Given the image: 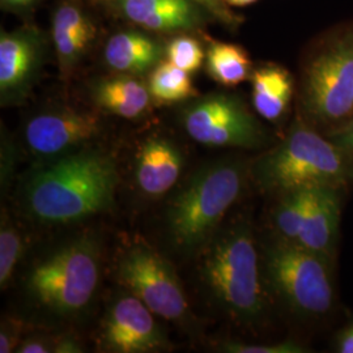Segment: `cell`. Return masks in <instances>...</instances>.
I'll return each instance as SVG.
<instances>
[{"label": "cell", "mask_w": 353, "mask_h": 353, "mask_svg": "<svg viewBox=\"0 0 353 353\" xmlns=\"http://www.w3.org/2000/svg\"><path fill=\"white\" fill-rule=\"evenodd\" d=\"M119 176L113 159L99 151H79L52 159L29 176V214L45 224H70L109 210Z\"/></svg>", "instance_id": "obj_1"}, {"label": "cell", "mask_w": 353, "mask_h": 353, "mask_svg": "<svg viewBox=\"0 0 353 353\" xmlns=\"http://www.w3.org/2000/svg\"><path fill=\"white\" fill-rule=\"evenodd\" d=\"M201 275L216 303L236 319L254 322L265 310L259 261L246 221L217 230L205 245Z\"/></svg>", "instance_id": "obj_2"}, {"label": "cell", "mask_w": 353, "mask_h": 353, "mask_svg": "<svg viewBox=\"0 0 353 353\" xmlns=\"http://www.w3.org/2000/svg\"><path fill=\"white\" fill-rule=\"evenodd\" d=\"M243 166L237 161L204 165L172 198L166 211L168 230L181 252L205 248L228 210L242 192Z\"/></svg>", "instance_id": "obj_3"}, {"label": "cell", "mask_w": 353, "mask_h": 353, "mask_svg": "<svg viewBox=\"0 0 353 353\" xmlns=\"http://www.w3.org/2000/svg\"><path fill=\"white\" fill-rule=\"evenodd\" d=\"M350 157L331 140L297 122L276 148L256 161L252 174L262 189L283 195L322 185L341 186L351 176Z\"/></svg>", "instance_id": "obj_4"}, {"label": "cell", "mask_w": 353, "mask_h": 353, "mask_svg": "<svg viewBox=\"0 0 353 353\" xmlns=\"http://www.w3.org/2000/svg\"><path fill=\"white\" fill-rule=\"evenodd\" d=\"M100 252L94 241L77 239L51 252L28 274L29 296L54 314L70 316L92 301L100 281Z\"/></svg>", "instance_id": "obj_5"}, {"label": "cell", "mask_w": 353, "mask_h": 353, "mask_svg": "<svg viewBox=\"0 0 353 353\" xmlns=\"http://www.w3.org/2000/svg\"><path fill=\"white\" fill-rule=\"evenodd\" d=\"M331 259L284 240L265 249V275L271 288L296 312L326 314L334 303Z\"/></svg>", "instance_id": "obj_6"}, {"label": "cell", "mask_w": 353, "mask_h": 353, "mask_svg": "<svg viewBox=\"0 0 353 353\" xmlns=\"http://www.w3.org/2000/svg\"><path fill=\"white\" fill-rule=\"evenodd\" d=\"M303 102L325 125H339L353 115V28L325 42L305 68Z\"/></svg>", "instance_id": "obj_7"}, {"label": "cell", "mask_w": 353, "mask_h": 353, "mask_svg": "<svg viewBox=\"0 0 353 353\" xmlns=\"http://www.w3.org/2000/svg\"><path fill=\"white\" fill-rule=\"evenodd\" d=\"M190 138L210 147L254 148L265 141L259 121L239 96L214 92L195 97L181 113Z\"/></svg>", "instance_id": "obj_8"}, {"label": "cell", "mask_w": 353, "mask_h": 353, "mask_svg": "<svg viewBox=\"0 0 353 353\" xmlns=\"http://www.w3.org/2000/svg\"><path fill=\"white\" fill-rule=\"evenodd\" d=\"M118 278L156 316L176 322L189 316L186 293L173 265L150 246H130L119 259Z\"/></svg>", "instance_id": "obj_9"}, {"label": "cell", "mask_w": 353, "mask_h": 353, "mask_svg": "<svg viewBox=\"0 0 353 353\" xmlns=\"http://www.w3.org/2000/svg\"><path fill=\"white\" fill-rule=\"evenodd\" d=\"M48 42L34 26H23L0 34V103L26 101L37 84L46 58Z\"/></svg>", "instance_id": "obj_10"}, {"label": "cell", "mask_w": 353, "mask_h": 353, "mask_svg": "<svg viewBox=\"0 0 353 353\" xmlns=\"http://www.w3.org/2000/svg\"><path fill=\"white\" fill-rule=\"evenodd\" d=\"M101 131L96 114L61 106L33 115L24 128V139L33 154L57 159L85 147Z\"/></svg>", "instance_id": "obj_11"}, {"label": "cell", "mask_w": 353, "mask_h": 353, "mask_svg": "<svg viewBox=\"0 0 353 353\" xmlns=\"http://www.w3.org/2000/svg\"><path fill=\"white\" fill-rule=\"evenodd\" d=\"M153 314L132 293L118 297L102 321V347L117 353L164 351L168 341Z\"/></svg>", "instance_id": "obj_12"}, {"label": "cell", "mask_w": 353, "mask_h": 353, "mask_svg": "<svg viewBox=\"0 0 353 353\" xmlns=\"http://www.w3.org/2000/svg\"><path fill=\"white\" fill-rule=\"evenodd\" d=\"M97 28L80 0H61L51 17V41L61 75L68 79L87 55Z\"/></svg>", "instance_id": "obj_13"}, {"label": "cell", "mask_w": 353, "mask_h": 353, "mask_svg": "<svg viewBox=\"0 0 353 353\" xmlns=\"http://www.w3.org/2000/svg\"><path fill=\"white\" fill-rule=\"evenodd\" d=\"M126 20L152 33H182L204 24L207 12L194 0H117Z\"/></svg>", "instance_id": "obj_14"}, {"label": "cell", "mask_w": 353, "mask_h": 353, "mask_svg": "<svg viewBox=\"0 0 353 353\" xmlns=\"http://www.w3.org/2000/svg\"><path fill=\"white\" fill-rule=\"evenodd\" d=\"M341 186L322 185L310 190V201L299 245L310 252L334 256L341 221Z\"/></svg>", "instance_id": "obj_15"}, {"label": "cell", "mask_w": 353, "mask_h": 353, "mask_svg": "<svg viewBox=\"0 0 353 353\" xmlns=\"http://www.w3.org/2000/svg\"><path fill=\"white\" fill-rule=\"evenodd\" d=\"M183 164V154L172 140L151 137L137 154V183L148 196L164 195L179 179Z\"/></svg>", "instance_id": "obj_16"}, {"label": "cell", "mask_w": 353, "mask_h": 353, "mask_svg": "<svg viewBox=\"0 0 353 353\" xmlns=\"http://www.w3.org/2000/svg\"><path fill=\"white\" fill-rule=\"evenodd\" d=\"M103 58L118 74L145 75L165 61V43L147 30H119L108 39Z\"/></svg>", "instance_id": "obj_17"}, {"label": "cell", "mask_w": 353, "mask_h": 353, "mask_svg": "<svg viewBox=\"0 0 353 353\" xmlns=\"http://www.w3.org/2000/svg\"><path fill=\"white\" fill-rule=\"evenodd\" d=\"M92 97L101 110L126 119L144 115L153 101L148 84L141 81L139 76L127 74L99 80L92 87Z\"/></svg>", "instance_id": "obj_18"}, {"label": "cell", "mask_w": 353, "mask_h": 353, "mask_svg": "<svg viewBox=\"0 0 353 353\" xmlns=\"http://www.w3.org/2000/svg\"><path fill=\"white\" fill-rule=\"evenodd\" d=\"M252 100L255 112L267 121H279L293 94L290 72L278 64H265L252 74Z\"/></svg>", "instance_id": "obj_19"}, {"label": "cell", "mask_w": 353, "mask_h": 353, "mask_svg": "<svg viewBox=\"0 0 353 353\" xmlns=\"http://www.w3.org/2000/svg\"><path fill=\"white\" fill-rule=\"evenodd\" d=\"M205 70L210 77L224 87H236L250 79L252 63L239 45L210 39L205 50Z\"/></svg>", "instance_id": "obj_20"}, {"label": "cell", "mask_w": 353, "mask_h": 353, "mask_svg": "<svg viewBox=\"0 0 353 353\" xmlns=\"http://www.w3.org/2000/svg\"><path fill=\"white\" fill-rule=\"evenodd\" d=\"M148 89L156 103H176L198 97L189 72L176 67L166 59L157 64L148 77Z\"/></svg>", "instance_id": "obj_21"}, {"label": "cell", "mask_w": 353, "mask_h": 353, "mask_svg": "<svg viewBox=\"0 0 353 353\" xmlns=\"http://www.w3.org/2000/svg\"><path fill=\"white\" fill-rule=\"evenodd\" d=\"M310 189L296 190L283 195L275 211V225L283 240L296 242L303 229L310 201Z\"/></svg>", "instance_id": "obj_22"}, {"label": "cell", "mask_w": 353, "mask_h": 353, "mask_svg": "<svg viewBox=\"0 0 353 353\" xmlns=\"http://www.w3.org/2000/svg\"><path fill=\"white\" fill-rule=\"evenodd\" d=\"M23 240L19 230L13 227L8 214H1L0 224V287L7 288L13 271L23 255Z\"/></svg>", "instance_id": "obj_23"}, {"label": "cell", "mask_w": 353, "mask_h": 353, "mask_svg": "<svg viewBox=\"0 0 353 353\" xmlns=\"http://www.w3.org/2000/svg\"><path fill=\"white\" fill-rule=\"evenodd\" d=\"M165 59L178 68L194 74L202 67L205 52L196 38L178 34L165 43Z\"/></svg>", "instance_id": "obj_24"}, {"label": "cell", "mask_w": 353, "mask_h": 353, "mask_svg": "<svg viewBox=\"0 0 353 353\" xmlns=\"http://www.w3.org/2000/svg\"><path fill=\"white\" fill-rule=\"evenodd\" d=\"M228 353H303L307 350L296 341H280L275 344H248L240 341H224L220 345Z\"/></svg>", "instance_id": "obj_25"}, {"label": "cell", "mask_w": 353, "mask_h": 353, "mask_svg": "<svg viewBox=\"0 0 353 353\" xmlns=\"http://www.w3.org/2000/svg\"><path fill=\"white\" fill-rule=\"evenodd\" d=\"M24 323L12 316H4L0 326V353L13 352L21 343Z\"/></svg>", "instance_id": "obj_26"}, {"label": "cell", "mask_w": 353, "mask_h": 353, "mask_svg": "<svg viewBox=\"0 0 353 353\" xmlns=\"http://www.w3.org/2000/svg\"><path fill=\"white\" fill-rule=\"evenodd\" d=\"M198 3L203 10L208 14H211L219 21L224 23L225 26H236L239 23V17L229 11V7L224 3V0H194Z\"/></svg>", "instance_id": "obj_27"}, {"label": "cell", "mask_w": 353, "mask_h": 353, "mask_svg": "<svg viewBox=\"0 0 353 353\" xmlns=\"http://www.w3.org/2000/svg\"><path fill=\"white\" fill-rule=\"evenodd\" d=\"M55 341L43 336H30L21 341L16 352L19 353H50L54 352Z\"/></svg>", "instance_id": "obj_28"}, {"label": "cell", "mask_w": 353, "mask_h": 353, "mask_svg": "<svg viewBox=\"0 0 353 353\" xmlns=\"http://www.w3.org/2000/svg\"><path fill=\"white\" fill-rule=\"evenodd\" d=\"M330 140L345 153L353 156V119L347 121V123L335 130L330 135Z\"/></svg>", "instance_id": "obj_29"}, {"label": "cell", "mask_w": 353, "mask_h": 353, "mask_svg": "<svg viewBox=\"0 0 353 353\" xmlns=\"http://www.w3.org/2000/svg\"><path fill=\"white\" fill-rule=\"evenodd\" d=\"M42 0H0L1 8L12 12H26L34 8Z\"/></svg>", "instance_id": "obj_30"}, {"label": "cell", "mask_w": 353, "mask_h": 353, "mask_svg": "<svg viewBox=\"0 0 353 353\" xmlns=\"http://www.w3.org/2000/svg\"><path fill=\"white\" fill-rule=\"evenodd\" d=\"M54 352H83V347L80 345V343H79V341H76L75 338H71V336H63V338H58V341H55V345H54Z\"/></svg>", "instance_id": "obj_31"}, {"label": "cell", "mask_w": 353, "mask_h": 353, "mask_svg": "<svg viewBox=\"0 0 353 353\" xmlns=\"http://www.w3.org/2000/svg\"><path fill=\"white\" fill-rule=\"evenodd\" d=\"M336 348H338V352L353 353V323L339 335Z\"/></svg>", "instance_id": "obj_32"}, {"label": "cell", "mask_w": 353, "mask_h": 353, "mask_svg": "<svg viewBox=\"0 0 353 353\" xmlns=\"http://www.w3.org/2000/svg\"><path fill=\"white\" fill-rule=\"evenodd\" d=\"M255 1H258V0H224V3L227 4L228 7H246Z\"/></svg>", "instance_id": "obj_33"}, {"label": "cell", "mask_w": 353, "mask_h": 353, "mask_svg": "<svg viewBox=\"0 0 353 353\" xmlns=\"http://www.w3.org/2000/svg\"><path fill=\"white\" fill-rule=\"evenodd\" d=\"M97 1H114L115 3L117 0H97Z\"/></svg>", "instance_id": "obj_34"}]
</instances>
